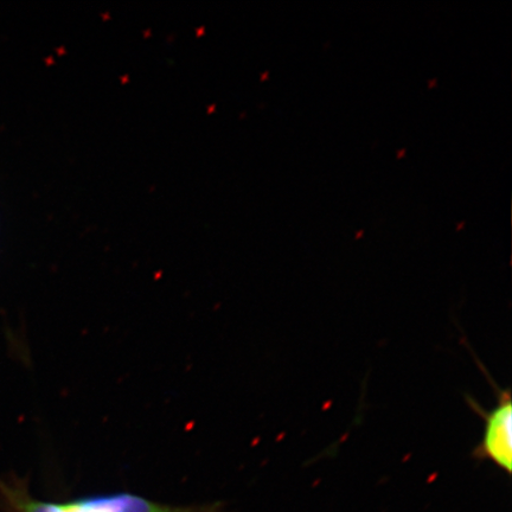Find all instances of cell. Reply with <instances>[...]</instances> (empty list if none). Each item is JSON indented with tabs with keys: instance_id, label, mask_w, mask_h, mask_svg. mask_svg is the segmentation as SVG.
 <instances>
[{
	"instance_id": "cell-2",
	"label": "cell",
	"mask_w": 512,
	"mask_h": 512,
	"mask_svg": "<svg viewBox=\"0 0 512 512\" xmlns=\"http://www.w3.org/2000/svg\"><path fill=\"white\" fill-rule=\"evenodd\" d=\"M497 406L485 412L476 400L467 398L473 411L484 420L482 441L473 450V458L494 463L510 475L512 470V403L510 389H499Z\"/></svg>"
},
{
	"instance_id": "cell-1",
	"label": "cell",
	"mask_w": 512,
	"mask_h": 512,
	"mask_svg": "<svg viewBox=\"0 0 512 512\" xmlns=\"http://www.w3.org/2000/svg\"><path fill=\"white\" fill-rule=\"evenodd\" d=\"M0 512H222L221 504L177 505L150 501L138 495L91 496L69 502H46L32 497L27 480L11 476L0 479Z\"/></svg>"
}]
</instances>
